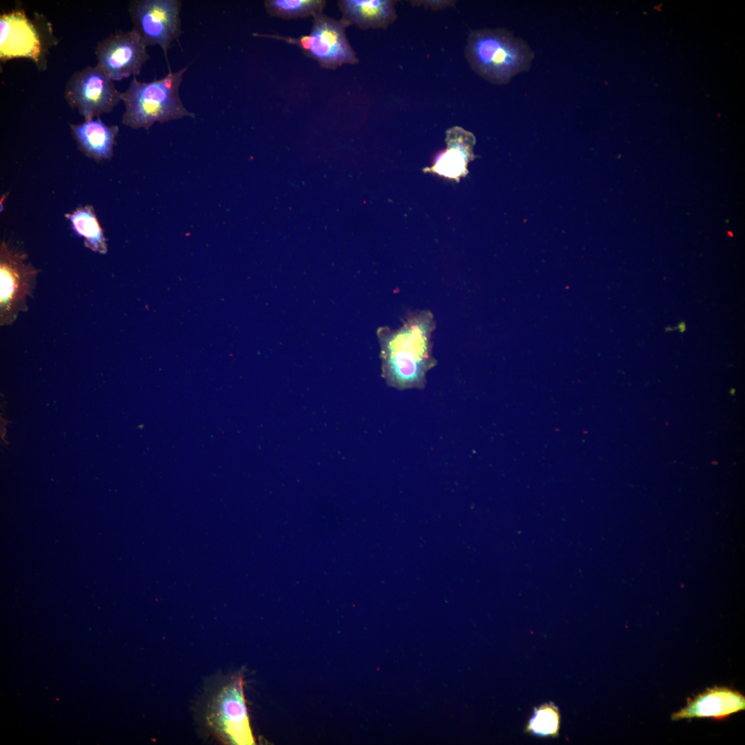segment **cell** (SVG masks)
I'll return each instance as SVG.
<instances>
[{
    "label": "cell",
    "mask_w": 745,
    "mask_h": 745,
    "mask_svg": "<svg viewBox=\"0 0 745 745\" xmlns=\"http://www.w3.org/2000/svg\"><path fill=\"white\" fill-rule=\"evenodd\" d=\"M267 13L283 19H296L315 17L324 12V0H266L264 2Z\"/></svg>",
    "instance_id": "obj_16"
},
{
    "label": "cell",
    "mask_w": 745,
    "mask_h": 745,
    "mask_svg": "<svg viewBox=\"0 0 745 745\" xmlns=\"http://www.w3.org/2000/svg\"><path fill=\"white\" fill-rule=\"evenodd\" d=\"M560 728L559 710L554 703H546L535 708L525 731L542 737H556Z\"/></svg>",
    "instance_id": "obj_17"
},
{
    "label": "cell",
    "mask_w": 745,
    "mask_h": 745,
    "mask_svg": "<svg viewBox=\"0 0 745 745\" xmlns=\"http://www.w3.org/2000/svg\"><path fill=\"white\" fill-rule=\"evenodd\" d=\"M26 253L3 241L0 247L1 325L12 324L19 312L26 308L37 270L27 261Z\"/></svg>",
    "instance_id": "obj_8"
},
{
    "label": "cell",
    "mask_w": 745,
    "mask_h": 745,
    "mask_svg": "<svg viewBox=\"0 0 745 745\" xmlns=\"http://www.w3.org/2000/svg\"><path fill=\"white\" fill-rule=\"evenodd\" d=\"M337 6L342 18L362 30L386 29L397 17L391 0H339Z\"/></svg>",
    "instance_id": "obj_12"
},
{
    "label": "cell",
    "mask_w": 745,
    "mask_h": 745,
    "mask_svg": "<svg viewBox=\"0 0 745 745\" xmlns=\"http://www.w3.org/2000/svg\"><path fill=\"white\" fill-rule=\"evenodd\" d=\"M70 127L80 150L97 161L110 159L113 155L117 126H108L100 118L72 124Z\"/></svg>",
    "instance_id": "obj_13"
},
{
    "label": "cell",
    "mask_w": 745,
    "mask_h": 745,
    "mask_svg": "<svg viewBox=\"0 0 745 745\" xmlns=\"http://www.w3.org/2000/svg\"><path fill=\"white\" fill-rule=\"evenodd\" d=\"M745 709V697L740 692L726 686H713L688 698L686 705L673 713V721L693 718L724 720Z\"/></svg>",
    "instance_id": "obj_11"
},
{
    "label": "cell",
    "mask_w": 745,
    "mask_h": 745,
    "mask_svg": "<svg viewBox=\"0 0 745 745\" xmlns=\"http://www.w3.org/2000/svg\"><path fill=\"white\" fill-rule=\"evenodd\" d=\"M432 314L420 311L409 315L397 330H379L387 381L398 388L424 385L426 372L435 365L431 355Z\"/></svg>",
    "instance_id": "obj_1"
},
{
    "label": "cell",
    "mask_w": 745,
    "mask_h": 745,
    "mask_svg": "<svg viewBox=\"0 0 745 745\" xmlns=\"http://www.w3.org/2000/svg\"><path fill=\"white\" fill-rule=\"evenodd\" d=\"M464 54L474 72L497 85L506 84L518 73L528 70L534 59L528 43L504 28L472 31Z\"/></svg>",
    "instance_id": "obj_2"
},
{
    "label": "cell",
    "mask_w": 745,
    "mask_h": 745,
    "mask_svg": "<svg viewBox=\"0 0 745 745\" xmlns=\"http://www.w3.org/2000/svg\"><path fill=\"white\" fill-rule=\"evenodd\" d=\"M181 6L179 0H135L129 4L133 29L147 46H159L166 60L172 44L182 32Z\"/></svg>",
    "instance_id": "obj_6"
},
{
    "label": "cell",
    "mask_w": 745,
    "mask_h": 745,
    "mask_svg": "<svg viewBox=\"0 0 745 745\" xmlns=\"http://www.w3.org/2000/svg\"><path fill=\"white\" fill-rule=\"evenodd\" d=\"M243 684L241 676L232 678L214 696L208 706V725L225 744H255Z\"/></svg>",
    "instance_id": "obj_5"
},
{
    "label": "cell",
    "mask_w": 745,
    "mask_h": 745,
    "mask_svg": "<svg viewBox=\"0 0 745 745\" xmlns=\"http://www.w3.org/2000/svg\"><path fill=\"white\" fill-rule=\"evenodd\" d=\"M74 232L84 239L86 247L94 252L106 254L108 251L103 230L99 222L93 207L80 206L65 215Z\"/></svg>",
    "instance_id": "obj_15"
},
{
    "label": "cell",
    "mask_w": 745,
    "mask_h": 745,
    "mask_svg": "<svg viewBox=\"0 0 745 745\" xmlns=\"http://www.w3.org/2000/svg\"><path fill=\"white\" fill-rule=\"evenodd\" d=\"M188 67L169 72L159 79L142 82L134 76L129 87L121 92L125 110L123 125L133 129L149 130L157 121L160 123L195 117L184 106L179 94L183 77Z\"/></svg>",
    "instance_id": "obj_3"
},
{
    "label": "cell",
    "mask_w": 745,
    "mask_h": 745,
    "mask_svg": "<svg viewBox=\"0 0 745 745\" xmlns=\"http://www.w3.org/2000/svg\"><path fill=\"white\" fill-rule=\"evenodd\" d=\"M446 141L447 149L432 170L441 175L459 179V176L466 173V165L474 157L475 137L470 132L455 126L447 130Z\"/></svg>",
    "instance_id": "obj_14"
},
{
    "label": "cell",
    "mask_w": 745,
    "mask_h": 745,
    "mask_svg": "<svg viewBox=\"0 0 745 745\" xmlns=\"http://www.w3.org/2000/svg\"><path fill=\"white\" fill-rule=\"evenodd\" d=\"M64 98L85 121L112 112L122 101L121 92L113 81L96 66L74 72L67 81Z\"/></svg>",
    "instance_id": "obj_7"
},
{
    "label": "cell",
    "mask_w": 745,
    "mask_h": 745,
    "mask_svg": "<svg viewBox=\"0 0 745 745\" xmlns=\"http://www.w3.org/2000/svg\"><path fill=\"white\" fill-rule=\"evenodd\" d=\"M312 18V28L308 34L298 37L261 33L253 35L296 45L325 69L335 70L344 64L354 65L359 62L346 33L347 27L350 26L346 20L335 19L324 12Z\"/></svg>",
    "instance_id": "obj_4"
},
{
    "label": "cell",
    "mask_w": 745,
    "mask_h": 745,
    "mask_svg": "<svg viewBox=\"0 0 745 745\" xmlns=\"http://www.w3.org/2000/svg\"><path fill=\"white\" fill-rule=\"evenodd\" d=\"M675 328H678L681 332H684L686 328V324L684 321H681Z\"/></svg>",
    "instance_id": "obj_18"
},
{
    "label": "cell",
    "mask_w": 745,
    "mask_h": 745,
    "mask_svg": "<svg viewBox=\"0 0 745 745\" xmlns=\"http://www.w3.org/2000/svg\"><path fill=\"white\" fill-rule=\"evenodd\" d=\"M147 47L133 28L118 30L97 44V66L113 81L139 75L150 59Z\"/></svg>",
    "instance_id": "obj_9"
},
{
    "label": "cell",
    "mask_w": 745,
    "mask_h": 745,
    "mask_svg": "<svg viewBox=\"0 0 745 745\" xmlns=\"http://www.w3.org/2000/svg\"><path fill=\"white\" fill-rule=\"evenodd\" d=\"M46 49L39 25L36 20L29 19L23 9L16 8L0 15L1 61L26 58L42 68Z\"/></svg>",
    "instance_id": "obj_10"
}]
</instances>
